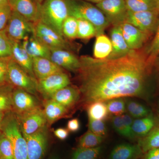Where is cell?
Here are the masks:
<instances>
[{
  "label": "cell",
  "mask_w": 159,
  "mask_h": 159,
  "mask_svg": "<svg viewBox=\"0 0 159 159\" xmlns=\"http://www.w3.org/2000/svg\"><path fill=\"white\" fill-rule=\"evenodd\" d=\"M80 59V102L84 107L97 101L142 97L153 64L146 53L139 50L117 58L100 59L85 55Z\"/></svg>",
  "instance_id": "obj_1"
},
{
  "label": "cell",
  "mask_w": 159,
  "mask_h": 159,
  "mask_svg": "<svg viewBox=\"0 0 159 159\" xmlns=\"http://www.w3.org/2000/svg\"><path fill=\"white\" fill-rule=\"evenodd\" d=\"M69 16L83 19L92 23L97 31V35L103 34L110 24L102 11L90 3L84 0H65Z\"/></svg>",
  "instance_id": "obj_2"
},
{
  "label": "cell",
  "mask_w": 159,
  "mask_h": 159,
  "mask_svg": "<svg viewBox=\"0 0 159 159\" xmlns=\"http://www.w3.org/2000/svg\"><path fill=\"white\" fill-rule=\"evenodd\" d=\"M68 16L65 0H44L39 6L38 21L48 26L63 36V24Z\"/></svg>",
  "instance_id": "obj_3"
},
{
  "label": "cell",
  "mask_w": 159,
  "mask_h": 159,
  "mask_svg": "<svg viewBox=\"0 0 159 159\" xmlns=\"http://www.w3.org/2000/svg\"><path fill=\"white\" fill-rule=\"evenodd\" d=\"M0 129L11 142L15 159H28L26 139L23 135L16 115L12 111L7 113Z\"/></svg>",
  "instance_id": "obj_4"
},
{
  "label": "cell",
  "mask_w": 159,
  "mask_h": 159,
  "mask_svg": "<svg viewBox=\"0 0 159 159\" xmlns=\"http://www.w3.org/2000/svg\"><path fill=\"white\" fill-rule=\"evenodd\" d=\"M7 82L15 88L23 89L38 97L37 80L29 75L12 57L8 63Z\"/></svg>",
  "instance_id": "obj_5"
},
{
  "label": "cell",
  "mask_w": 159,
  "mask_h": 159,
  "mask_svg": "<svg viewBox=\"0 0 159 159\" xmlns=\"http://www.w3.org/2000/svg\"><path fill=\"white\" fill-rule=\"evenodd\" d=\"M5 30L11 41L21 42L27 36L34 34V23L12 10Z\"/></svg>",
  "instance_id": "obj_6"
},
{
  "label": "cell",
  "mask_w": 159,
  "mask_h": 159,
  "mask_svg": "<svg viewBox=\"0 0 159 159\" xmlns=\"http://www.w3.org/2000/svg\"><path fill=\"white\" fill-rule=\"evenodd\" d=\"M125 22L129 23L150 35L155 33L159 25V10L132 12L128 11Z\"/></svg>",
  "instance_id": "obj_7"
},
{
  "label": "cell",
  "mask_w": 159,
  "mask_h": 159,
  "mask_svg": "<svg viewBox=\"0 0 159 159\" xmlns=\"http://www.w3.org/2000/svg\"><path fill=\"white\" fill-rule=\"evenodd\" d=\"M48 127L46 125L31 135L22 133L27 142L28 159H43L48 146Z\"/></svg>",
  "instance_id": "obj_8"
},
{
  "label": "cell",
  "mask_w": 159,
  "mask_h": 159,
  "mask_svg": "<svg viewBox=\"0 0 159 159\" xmlns=\"http://www.w3.org/2000/svg\"><path fill=\"white\" fill-rule=\"evenodd\" d=\"M12 111L16 115L43 107V102L38 97L18 88H14L12 92Z\"/></svg>",
  "instance_id": "obj_9"
},
{
  "label": "cell",
  "mask_w": 159,
  "mask_h": 159,
  "mask_svg": "<svg viewBox=\"0 0 159 159\" xmlns=\"http://www.w3.org/2000/svg\"><path fill=\"white\" fill-rule=\"evenodd\" d=\"M70 84L68 75L63 71L38 80V91L45 100L50 99L57 91Z\"/></svg>",
  "instance_id": "obj_10"
},
{
  "label": "cell",
  "mask_w": 159,
  "mask_h": 159,
  "mask_svg": "<svg viewBox=\"0 0 159 159\" xmlns=\"http://www.w3.org/2000/svg\"><path fill=\"white\" fill-rule=\"evenodd\" d=\"M34 34L50 49L69 51L71 45L66 39L40 22L34 24Z\"/></svg>",
  "instance_id": "obj_11"
},
{
  "label": "cell",
  "mask_w": 159,
  "mask_h": 159,
  "mask_svg": "<svg viewBox=\"0 0 159 159\" xmlns=\"http://www.w3.org/2000/svg\"><path fill=\"white\" fill-rule=\"evenodd\" d=\"M111 25L116 26L125 22L128 9L125 0H105L96 4Z\"/></svg>",
  "instance_id": "obj_12"
},
{
  "label": "cell",
  "mask_w": 159,
  "mask_h": 159,
  "mask_svg": "<svg viewBox=\"0 0 159 159\" xmlns=\"http://www.w3.org/2000/svg\"><path fill=\"white\" fill-rule=\"evenodd\" d=\"M16 116L22 132L25 134H32L48 125L43 107Z\"/></svg>",
  "instance_id": "obj_13"
},
{
  "label": "cell",
  "mask_w": 159,
  "mask_h": 159,
  "mask_svg": "<svg viewBox=\"0 0 159 159\" xmlns=\"http://www.w3.org/2000/svg\"><path fill=\"white\" fill-rule=\"evenodd\" d=\"M50 60L63 69L78 73L81 66L80 59L70 51L51 49Z\"/></svg>",
  "instance_id": "obj_14"
},
{
  "label": "cell",
  "mask_w": 159,
  "mask_h": 159,
  "mask_svg": "<svg viewBox=\"0 0 159 159\" xmlns=\"http://www.w3.org/2000/svg\"><path fill=\"white\" fill-rule=\"evenodd\" d=\"M125 42L131 50H139L143 47L149 35L127 22L120 25Z\"/></svg>",
  "instance_id": "obj_15"
},
{
  "label": "cell",
  "mask_w": 159,
  "mask_h": 159,
  "mask_svg": "<svg viewBox=\"0 0 159 159\" xmlns=\"http://www.w3.org/2000/svg\"><path fill=\"white\" fill-rule=\"evenodd\" d=\"M50 99H53L71 110L80 102L81 93L79 88L69 85L57 91Z\"/></svg>",
  "instance_id": "obj_16"
},
{
  "label": "cell",
  "mask_w": 159,
  "mask_h": 159,
  "mask_svg": "<svg viewBox=\"0 0 159 159\" xmlns=\"http://www.w3.org/2000/svg\"><path fill=\"white\" fill-rule=\"evenodd\" d=\"M43 109L49 126L59 119L70 116V110L52 99L43 100Z\"/></svg>",
  "instance_id": "obj_17"
},
{
  "label": "cell",
  "mask_w": 159,
  "mask_h": 159,
  "mask_svg": "<svg viewBox=\"0 0 159 159\" xmlns=\"http://www.w3.org/2000/svg\"><path fill=\"white\" fill-rule=\"evenodd\" d=\"M9 4L12 10L30 21L34 24L38 21L39 5L35 0H9Z\"/></svg>",
  "instance_id": "obj_18"
},
{
  "label": "cell",
  "mask_w": 159,
  "mask_h": 159,
  "mask_svg": "<svg viewBox=\"0 0 159 159\" xmlns=\"http://www.w3.org/2000/svg\"><path fill=\"white\" fill-rule=\"evenodd\" d=\"M21 43L23 48L32 58L42 57L50 59L51 49L34 34L27 36Z\"/></svg>",
  "instance_id": "obj_19"
},
{
  "label": "cell",
  "mask_w": 159,
  "mask_h": 159,
  "mask_svg": "<svg viewBox=\"0 0 159 159\" xmlns=\"http://www.w3.org/2000/svg\"><path fill=\"white\" fill-rule=\"evenodd\" d=\"M32 60L33 72L37 81L64 71L63 69L48 58L36 57L32 58Z\"/></svg>",
  "instance_id": "obj_20"
},
{
  "label": "cell",
  "mask_w": 159,
  "mask_h": 159,
  "mask_svg": "<svg viewBox=\"0 0 159 159\" xmlns=\"http://www.w3.org/2000/svg\"><path fill=\"white\" fill-rule=\"evenodd\" d=\"M11 45L12 59L31 77L36 79L33 72L32 58L23 48L21 42L11 41Z\"/></svg>",
  "instance_id": "obj_21"
},
{
  "label": "cell",
  "mask_w": 159,
  "mask_h": 159,
  "mask_svg": "<svg viewBox=\"0 0 159 159\" xmlns=\"http://www.w3.org/2000/svg\"><path fill=\"white\" fill-rule=\"evenodd\" d=\"M110 36L112 50L107 58H115L122 57L131 51L123 38L120 25L114 26L111 30Z\"/></svg>",
  "instance_id": "obj_22"
},
{
  "label": "cell",
  "mask_w": 159,
  "mask_h": 159,
  "mask_svg": "<svg viewBox=\"0 0 159 159\" xmlns=\"http://www.w3.org/2000/svg\"><path fill=\"white\" fill-rule=\"evenodd\" d=\"M143 154L139 144L124 143L117 145L113 148L109 159H139Z\"/></svg>",
  "instance_id": "obj_23"
},
{
  "label": "cell",
  "mask_w": 159,
  "mask_h": 159,
  "mask_svg": "<svg viewBox=\"0 0 159 159\" xmlns=\"http://www.w3.org/2000/svg\"><path fill=\"white\" fill-rule=\"evenodd\" d=\"M156 122L152 114L145 117L134 120L132 130L135 137L142 138L148 134L156 126Z\"/></svg>",
  "instance_id": "obj_24"
},
{
  "label": "cell",
  "mask_w": 159,
  "mask_h": 159,
  "mask_svg": "<svg viewBox=\"0 0 159 159\" xmlns=\"http://www.w3.org/2000/svg\"><path fill=\"white\" fill-rule=\"evenodd\" d=\"M112 50L110 39L104 34L96 36L93 49L94 57L97 59H104L109 56Z\"/></svg>",
  "instance_id": "obj_25"
},
{
  "label": "cell",
  "mask_w": 159,
  "mask_h": 159,
  "mask_svg": "<svg viewBox=\"0 0 159 159\" xmlns=\"http://www.w3.org/2000/svg\"><path fill=\"white\" fill-rule=\"evenodd\" d=\"M89 119L104 121L108 118L109 113L105 102L97 101L85 107Z\"/></svg>",
  "instance_id": "obj_26"
},
{
  "label": "cell",
  "mask_w": 159,
  "mask_h": 159,
  "mask_svg": "<svg viewBox=\"0 0 159 159\" xmlns=\"http://www.w3.org/2000/svg\"><path fill=\"white\" fill-rule=\"evenodd\" d=\"M138 144L143 153L151 149L159 148V126H155L148 134L141 138Z\"/></svg>",
  "instance_id": "obj_27"
},
{
  "label": "cell",
  "mask_w": 159,
  "mask_h": 159,
  "mask_svg": "<svg viewBox=\"0 0 159 159\" xmlns=\"http://www.w3.org/2000/svg\"><path fill=\"white\" fill-rule=\"evenodd\" d=\"M14 88L9 83L0 86V111H12V94Z\"/></svg>",
  "instance_id": "obj_28"
},
{
  "label": "cell",
  "mask_w": 159,
  "mask_h": 159,
  "mask_svg": "<svg viewBox=\"0 0 159 159\" xmlns=\"http://www.w3.org/2000/svg\"><path fill=\"white\" fill-rule=\"evenodd\" d=\"M125 1L128 11L132 12H140L158 9L156 0H125Z\"/></svg>",
  "instance_id": "obj_29"
},
{
  "label": "cell",
  "mask_w": 159,
  "mask_h": 159,
  "mask_svg": "<svg viewBox=\"0 0 159 159\" xmlns=\"http://www.w3.org/2000/svg\"><path fill=\"white\" fill-rule=\"evenodd\" d=\"M103 137L88 130L80 138L77 148H92L100 146L103 142Z\"/></svg>",
  "instance_id": "obj_30"
},
{
  "label": "cell",
  "mask_w": 159,
  "mask_h": 159,
  "mask_svg": "<svg viewBox=\"0 0 159 159\" xmlns=\"http://www.w3.org/2000/svg\"><path fill=\"white\" fill-rule=\"evenodd\" d=\"M102 149L100 145L92 148H77L73 152L71 159H98Z\"/></svg>",
  "instance_id": "obj_31"
},
{
  "label": "cell",
  "mask_w": 159,
  "mask_h": 159,
  "mask_svg": "<svg viewBox=\"0 0 159 159\" xmlns=\"http://www.w3.org/2000/svg\"><path fill=\"white\" fill-rule=\"evenodd\" d=\"M77 20L78 23V38L88 39L94 36H97V30L92 23L83 19H77Z\"/></svg>",
  "instance_id": "obj_32"
},
{
  "label": "cell",
  "mask_w": 159,
  "mask_h": 159,
  "mask_svg": "<svg viewBox=\"0 0 159 159\" xmlns=\"http://www.w3.org/2000/svg\"><path fill=\"white\" fill-rule=\"evenodd\" d=\"M126 109L131 116L136 119L151 115L150 111L146 107L133 100H129L126 102Z\"/></svg>",
  "instance_id": "obj_33"
},
{
  "label": "cell",
  "mask_w": 159,
  "mask_h": 159,
  "mask_svg": "<svg viewBox=\"0 0 159 159\" xmlns=\"http://www.w3.org/2000/svg\"><path fill=\"white\" fill-rule=\"evenodd\" d=\"M78 23L77 19L69 16L65 20L62 25V33L66 39H74L77 38Z\"/></svg>",
  "instance_id": "obj_34"
},
{
  "label": "cell",
  "mask_w": 159,
  "mask_h": 159,
  "mask_svg": "<svg viewBox=\"0 0 159 159\" xmlns=\"http://www.w3.org/2000/svg\"><path fill=\"white\" fill-rule=\"evenodd\" d=\"M105 102L109 114L115 116H121L126 110V102L123 98L110 99Z\"/></svg>",
  "instance_id": "obj_35"
},
{
  "label": "cell",
  "mask_w": 159,
  "mask_h": 159,
  "mask_svg": "<svg viewBox=\"0 0 159 159\" xmlns=\"http://www.w3.org/2000/svg\"><path fill=\"white\" fill-rule=\"evenodd\" d=\"M0 159H15L11 142L2 132L0 136Z\"/></svg>",
  "instance_id": "obj_36"
},
{
  "label": "cell",
  "mask_w": 159,
  "mask_h": 159,
  "mask_svg": "<svg viewBox=\"0 0 159 159\" xmlns=\"http://www.w3.org/2000/svg\"><path fill=\"white\" fill-rule=\"evenodd\" d=\"M11 41L6 34L5 30L0 31V57L11 55Z\"/></svg>",
  "instance_id": "obj_37"
},
{
  "label": "cell",
  "mask_w": 159,
  "mask_h": 159,
  "mask_svg": "<svg viewBox=\"0 0 159 159\" xmlns=\"http://www.w3.org/2000/svg\"><path fill=\"white\" fill-rule=\"evenodd\" d=\"M89 130L94 134L104 138L107 134V129L103 121L89 119Z\"/></svg>",
  "instance_id": "obj_38"
},
{
  "label": "cell",
  "mask_w": 159,
  "mask_h": 159,
  "mask_svg": "<svg viewBox=\"0 0 159 159\" xmlns=\"http://www.w3.org/2000/svg\"><path fill=\"white\" fill-rule=\"evenodd\" d=\"M155 33L154 37L146 52L148 60L153 63L155 58L159 53V25Z\"/></svg>",
  "instance_id": "obj_39"
},
{
  "label": "cell",
  "mask_w": 159,
  "mask_h": 159,
  "mask_svg": "<svg viewBox=\"0 0 159 159\" xmlns=\"http://www.w3.org/2000/svg\"><path fill=\"white\" fill-rule=\"evenodd\" d=\"M12 11L9 3L0 5V31L6 29Z\"/></svg>",
  "instance_id": "obj_40"
},
{
  "label": "cell",
  "mask_w": 159,
  "mask_h": 159,
  "mask_svg": "<svg viewBox=\"0 0 159 159\" xmlns=\"http://www.w3.org/2000/svg\"><path fill=\"white\" fill-rule=\"evenodd\" d=\"M112 124L114 129L119 134L129 139H133L125 128L121 116H115L113 117L112 119Z\"/></svg>",
  "instance_id": "obj_41"
},
{
  "label": "cell",
  "mask_w": 159,
  "mask_h": 159,
  "mask_svg": "<svg viewBox=\"0 0 159 159\" xmlns=\"http://www.w3.org/2000/svg\"><path fill=\"white\" fill-rule=\"evenodd\" d=\"M11 57V56L0 57V86L8 83L7 82L8 66Z\"/></svg>",
  "instance_id": "obj_42"
},
{
  "label": "cell",
  "mask_w": 159,
  "mask_h": 159,
  "mask_svg": "<svg viewBox=\"0 0 159 159\" xmlns=\"http://www.w3.org/2000/svg\"><path fill=\"white\" fill-rule=\"evenodd\" d=\"M121 118L125 125V128L128 131L129 133L130 134L131 136L134 139L136 138L132 130V124L134 120H133L132 117L129 114H124L121 115Z\"/></svg>",
  "instance_id": "obj_43"
},
{
  "label": "cell",
  "mask_w": 159,
  "mask_h": 159,
  "mask_svg": "<svg viewBox=\"0 0 159 159\" xmlns=\"http://www.w3.org/2000/svg\"><path fill=\"white\" fill-rule=\"evenodd\" d=\"M80 128V122L77 118L71 119L68 122L67 129L71 132H76Z\"/></svg>",
  "instance_id": "obj_44"
},
{
  "label": "cell",
  "mask_w": 159,
  "mask_h": 159,
  "mask_svg": "<svg viewBox=\"0 0 159 159\" xmlns=\"http://www.w3.org/2000/svg\"><path fill=\"white\" fill-rule=\"evenodd\" d=\"M55 136L59 140L63 141L69 136V131L67 129L59 128L54 131Z\"/></svg>",
  "instance_id": "obj_45"
},
{
  "label": "cell",
  "mask_w": 159,
  "mask_h": 159,
  "mask_svg": "<svg viewBox=\"0 0 159 159\" xmlns=\"http://www.w3.org/2000/svg\"><path fill=\"white\" fill-rule=\"evenodd\" d=\"M144 154L143 159H159V148L151 149Z\"/></svg>",
  "instance_id": "obj_46"
},
{
  "label": "cell",
  "mask_w": 159,
  "mask_h": 159,
  "mask_svg": "<svg viewBox=\"0 0 159 159\" xmlns=\"http://www.w3.org/2000/svg\"><path fill=\"white\" fill-rule=\"evenodd\" d=\"M6 113H7L0 111V127L2 125V123L3 120H4Z\"/></svg>",
  "instance_id": "obj_47"
},
{
  "label": "cell",
  "mask_w": 159,
  "mask_h": 159,
  "mask_svg": "<svg viewBox=\"0 0 159 159\" xmlns=\"http://www.w3.org/2000/svg\"><path fill=\"white\" fill-rule=\"evenodd\" d=\"M153 64L159 68V53L154 61Z\"/></svg>",
  "instance_id": "obj_48"
},
{
  "label": "cell",
  "mask_w": 159,
  "mask_h": 159,
  "mask_svg": "<svg viewBox=\"0 0 159 159\" xmlns=\"http://www.w3.org/2000/svg\"><path fill=\"white\" fill-rule=\"evenodd\" d=\"M84 1L88 2L94 3L97 4L103 2V1H105V0H84Z\"/></svg>",
  "instance_id": "obj_49"
},
{
  "label": "cell",
  "mask_w": 159,
  "mask_h": 159,
  "mask_svg": "<svg viewBox=\"0 0 159 159\" xmlns=\"http://www.w3.org/2000/svg\"><path fill=\"white\" fill-rule=\"evenodd\" d=\"M9 0H0V5L9 3Z\"/></svg>",
  "instance_id": "obj_50"
},
{
  "label": "cell",
  "mask_w": 159,
  "mask_h": 159,
  "mask_svg": "<svg viewBox=\"0 0 159 159\" xmlns=\"http://www.w3.org/2000/svg\"><path fill=\"white\" fill-rule=\"evenodd\" d=\"M35 1L39 5H41L42 3L43 0H35Z\"/></svg>",
  "instance_id": "obj_51"
},
{
  "label": "cell",
  "mask_w": 159,
  "mask_h": 159,
  "mask_svg": "<svg viewBox=\"0 0 159 159\" xmlns=\"http://www.w3.org/2000/svg\"><path fill=\"white\" fill-rule=\"evenodd\" d=\"M158 9L159 10V0H156Z\"/></svg>",
  "instance_id": "obj_52"
},
{
  "label": "cell",
  "mask_w": 159,
  "mask_h": 159,
  "mask_svg": "<svg viewBox=\"0 0 159 159\" xmlns=\"http://www.w3.org/2000/svg\"><path fill=\"white\" fill-rule=\"evenodd\" d=\"M50 159H58L56 157H51V158H50Z\"/></svg>",
  "instance_id": "obj_53"
},
{
  "label": "cell",
  "mask_w": 159,
  "mask_h": 159,
  "mask_svg": "<svg viewBox=\"0 0 159 159\" xmlns=\"http://www.w3.org/2000/svg\"><path fill=\"white\" fill-rule=\"evenodd\" d=\"M2 134V131H1V129H0V136L1 135V134Z\"/></svg>",
  "instance_id": "obj_54"
},
{
  "label": "cell",
  "mask_w": 159,
  "mask_h": 159,
  "mask_svg": "<svg viewBox=\"0 0 159 159\" xmlns=\"http://www.w3.org/2000/svg\"></svg>",
  "instance_id": "obj_55"
},
{
  "label": "cell",
  "mask_w": 159,
  "mask_h": 159,
  "mask_svg": "<svg viewBox=\"0 0 159 159\" xmlns=\"http://www.w3.org/2000/svg\"></svg>",
  "instance_id": "obj_56"
}]
</instances>
